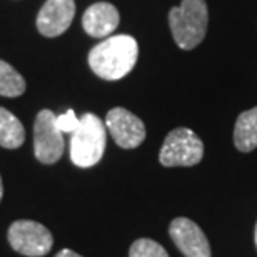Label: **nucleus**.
I'll use <instances>...</instances> for the list:
<instances>
[{"mask_svg": "<svg viewBox=\"0 0 257 257\" xmlns=\"http://www.w3.org/2000/svg\"><path fill=\"white\" fill-rule=\"evenodd\" d=\"M139 45L131 35H112L97 44L89 54L92 72L104 80H120L137 64Z\"/></svg>", "mask_w": 257, "mask_h": 257, "instance_id": "nucleus-1", "label": "nucleus"}, {"mask_svg": "<svg viewBox=\"0 0 257 257\" xmlns=\"http://www.w3.org/2000/svg\"><path fill=\"white\" fill-rule=\"evenodd\" d=\"M209 10L205 0H182L169 12V27L176 44L184 50H192L202 42L207 32Z\"/></svg>", "mask_w": 257, "mask_h": 257, "instance_id": "nucleus-2", "label": "nucleus"}, {"mask_svg": "<svg viewBox=\"0 0 257 257\" xmlns=\"http://www.w3.org/2000/svg\"><path fill=\"white\" fill-rule=\"evenodd\" d=\"M105 124L95 114H84L70 139V159L77 167H92L100 162L105 151Z\"/></svg>", "mask_w": 257, "mask_h": 257, "instance_id": "nucleus-3", "label": "nucleus"}, {"mask_svg": "<svg viewBox=\"0 0 257 257\" xmlns=\"http://www.w3.org/2000/svg\"><path fill=\"white\" fill-rule=\"evenodd\" d=\"M204 144L191 128L179 127L167 134L159 161L164 167H192L202 161Z\"/></svg>", "mask_w": 257, "mask_h": 257, "instance_id": "nucleus-4", "label": "nucleus"}, {"mask_svg": "<svg viewBox=\"0 0 257 257\" xmlns=\"http://www.w3.org/2000/svg\"><path fill=\"white\" fill-rule=\"evenodd\" d=\"M9 244L14 250L27 257H44L50 252L54 237L44 224L20 219L9 227Z\"/></svg>", "mask_w": 257, "mask_h": 257, "instance_id": "nucleus-5", "label": "nucleus"}, {"mask_svg": "<svg viewBox=\"0 0 257 257\" xmlns=\"http://www.w3.org/2000/svg\"><path fill=\"white\" fill-rule=\"evenodd\" d=\"M55 115L52 110H40L34 122V152L39 162L55 164L62 157L65 142L64 134L55 125Z\"/></svg>", "mask_w": 257, "mask_h": 257, "instance_id": "nucleus-6", "label": "nucleus"}, {"mask_svg": "<svg viewBox=\"0 0 257 257\" xmlns=\"http://www.w3.org/2000/svg\"><path fill=\"white\" fill-rule=\"evenodd\" d=\"M104 124L109 128L115 144L122 149H136L146 139V125H144V122L137 115H134L132 112L124 109V107L110 109L107 112Z\"/></svg>", "mask_w": 257, "mask_h": 257, "instance_id": "nucleus-7", "label": "nucleus"}, {"mask_svg": "<svg viewBox=\"0 0 257 257\" xmlns=\"http://www.w3.org/2000/svg\"><path fill=\"white\" fill-rule=\"evenodd\" d=\"M169 234L186 257H210L209 240L194 220L187 217L174 219L169 227Z\"/></svg>", "mask_w": 257, "mask_h": 257, "instance_id": "nucleus-8", "label": "nucleus"}, {"mask_svg": "<svg viewBox=\"0 0 257 257\" xmlns=\"http://www.w3.org/2000/svg\"><path fill=\"white\" fill-rule=\"evenodd\" d=\"M74 15V0H47L37 15V30L44 37H59L70 27Z\"/></svg>", "mask_w": 257, "mask_h": 257, "instance_id": "nucleus-9", "label": "nucleus"}, {"mask_svg": "<svg viewBox=\"0 0 257 257\" xmlns=\"http://www.w3.org/2000/svg\"><path fill=\"white\" fill-rule=\"evenodd\" d=\"M120 15L114 5L109 2H97L90 5L82 15V27L85 34L94 39H107L119 27Z\"/></svg>", "mask_w": 257, "mask_h": 257, "instance_id": "nucleus-10", "label": "nucleus"}, {"mask_svg": "<svg viewBox=\"0 0 257 257\" xmlns=\"http://www.w3.org/2000/svg\"><path fill=\"white\" fill-rule=\"evenodd\" d=\"M234 144L240 152H250L257 147V107L242 112L234 127Z\"/></svg>", "mask_w": 257, "mask_h": 257, "instance_id": "nucleus-11", "label": "nucleus"}, {"mask_svg": "<svg viewBox=\"0 0 257 257\" xmlns=\"http://www.w3.org/2000/svg\"><path fill=\"white\" fill-rule=\"evenodd\" d=\"M25 141V128L17 117L0 107V147L19 149Z\"/></svg>", "mask_w": 257, "mask_h": 257, "instance_id": "nucleus-12", "label": "nucleus"}, {"mask_svg": "<svg viewBox=\"0 0 257 257\" xmlns=\"http://www.w3.org/2000/svg\"><path fill=\"white\" fill-rule=\"evenodd\" d=\"M25 87L24 77L10 64L0 60V95L19 97L25 92Z\"/></svg>", "mask_w": 257, "mask_h": 257, "instance_id": "nucleus-13", "label": "nucleus"}, {"mask_svg": "<svg viewBox=\"0 0 257 257\" xmlns=\"http://www.w3.org/2000/svg\"><path fill=\"white\" fill-rule=\"evenodd\" d=\"M128 257H169L167 250L152 239H137L131 245Z\"/></svg>", "mask_w": 257, "mask_h": 257, "instance_id": "nucleus-14", "label": "nucleus"}, {"mask_svg": "<svg viewBox=\"0 0 257 257\" xmlns=\"http://www.w3.org/2000/svg\"><path fill=\"white\" fill-rule=\"evenodd\" d=\"M80 124V119H77L75 112L69 109L64 114H60L55 117V125L62 134H74L77 131V127Z\"/></svg>", "mask_w": 257, "mask_h": 257, "instance_id": "nucleus-15", "label": "nucleus"}, {"mask_svg": "<svg viewBox=\"0 0 257 257\" xmlns=\"http://www.w3.org/2000/svg\"><path fill=\"white\" fill-rule=\"evenodd\" d=\"M55 257H82V255H79V254L74 252V250H70V249H62L60 252L55 254Z\"/></svg>", "mask_w": 257, "mask_h": 257, "instance_id": "nucleus-16", "label": "nucleus"}, {"mask_svg": "<svg viewBox=\"0 0 257 257\" xmlns=\"http://www.w3.org/2000/svg\"><path fill=\"white\" fill-rule=\"evenodd\" d=\"M2 195H4V184H2V177H0V200H2Z\"/></svg>", "mask_w": 257, "mask_h": 257, "instance_id": "nucleus-17", "label": "nucleus"}, {"mask_svg": "<svg viewBox=\"0 0 257 257\" xmlns=\"http://www.w3.org/2000/svg\"><path fill=\"white\" fill-rule=\"evenodd\" d=\"M254 239H255V245H257V224H255V230H254Z\"/></svg>", "mask_w": 257, "mask_h": 257, "instance_id": "nucleus-18", "label": "nucleus"}]
</instances>
